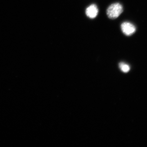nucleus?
Segmentation results:
<instances>
[{"mask_svg":"<svg viewBox=\"0 0 147 147\" xmlns=\"http://www.w3.org/2000/svg\"><path fill=\"white\" fill-rule=\"evenodd\" d=\"M123 11V7L121 4L119 3H114L109 6L106 11V13L108 18L115 19L117 18Z\"/></svg>","mask_w":147,"mask_h":147,"instance_id":"1","label":"nucleus"},{"mask_svg":"<svg viewBox=\"0 0 147 147\" xmlns=\"http://www.w3.org/2000/svg\"><path fill=\"white\" fill-rule=\"evenodd\" d=\"M121 29L124 34L127 36H130L133 34L136 30L135 26L128 22H125L122 23L121 25Z\"/></svg>","mask_w":147,"mask_h":147,"instance_id":"2","label":"nucleus"},{"mask_svg":"<svg viewBox=\"0 0 147 147\" xmlns=\"http://www.w3.org/2000/svg\"><path fill=\"white\" fill-rule=\"evenodd\" d=\"M98 9L96 5L93 4L89 6L86 10V14L88 18L94 19L97 16Z\"/></svg>","mask_w":147,"mask_h":147,"instance_id":"3","label":"nucleus"},{"mask_svg":"<svg viewBox=\"0 0 147 147\" xmlns=\"http://www.w3.org/2000/svg\"><path fill=\"white\" fill-rule=\"evenodd\" d=\"M121 70L124 72H127L130 70V67L128 65L124 63H120L119 64Z\"/></svg>","mask_w":147,"mask_h":147,"instance_id":"4","label":"nucleus"}]
</instances>
